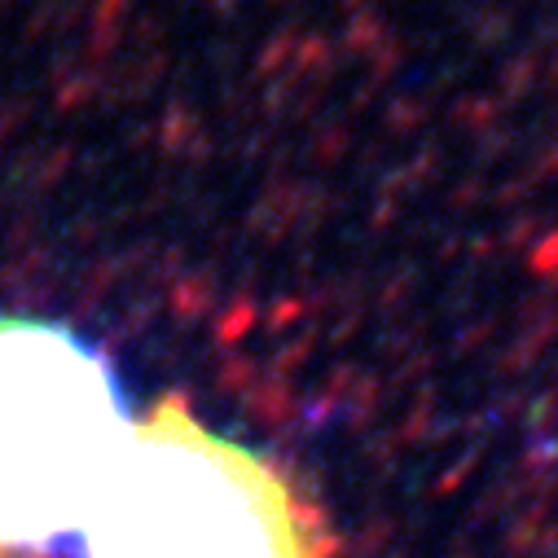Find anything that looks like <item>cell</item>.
<instances>
[{
  "label": "cell",
  "instance_id": "cell-2",
  "mask_svg": "<svg viewBox=\"0 0 558 558\" xmlns=\"http://www.w3.org/2000/svg\"><path fill=\"white\" fill-rule=\"evenodd\" d=\"M136 417L101 348L0 313V558L75 541Z\"/></svg>",
  "mask_w": 558,
  "mask_h": 558
},
{
  "label": "cell",
  "instance_id": "cell-1",
  "mask_svg": "<svg viewBox=\"0 0 558 558\" xmlns=\"http://www.w3.org/2000/svg\"><path fill=\"white\" fill-rule=\"evenodd\" d=\"M75 541L80 558H330L291 480L177 396L132 423Z\"/></svg>",
  "mask_w": 558,
  "mask_h": 558
}]
</instances>
